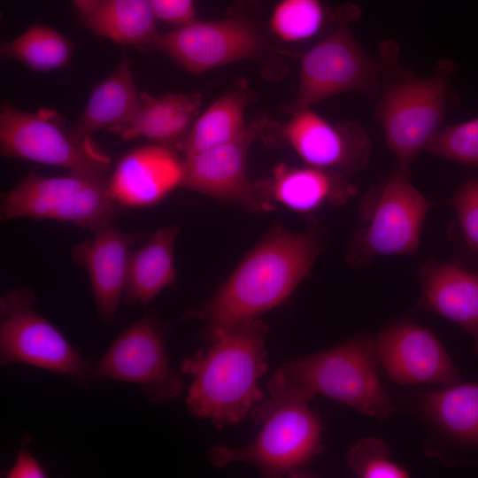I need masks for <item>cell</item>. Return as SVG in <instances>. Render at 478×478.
I'll list each match as a JSON object with an SVG mask.
<instances>
[{"label": "cell", "instance_id": "obj_1", "mask_svg": "<svg viewBox=\"0 0 478 478\" xmlns=\"http://www.w3.org/2000/svg\"><path fill=\"white\" fill-rule=\"evenodd\" d=\"M322 250L318 231L294 233L275 225L247 252L218 291L188 310L183 319L204 321L201 336L220 327L258 318L290 297Z\"/></svg>", "mask_w": 478, "mask_h": 478}, {"label": "cell", "instance_id": "obj_2", "mask_svg": "<svg viewBox=\"0 0 478 478\" xmlns=\"http://www.w3.org/2000/svg\"><path fill=\"white\" fill-rule=\"evenodd\" d=\"M269 326L256 318L217 328L200 338L208 345L185 358L180 370L191 384L188 411L221 430L241 423L264 398Z\"/></svg>", "mask_w": 478, "mask_h": 478}, {"label": "cell", "instance_id": "obj_3", "mask_svg": "<svg viewBox=\"0 0 478 478\" xmlns=\"http://www.w3.org/2000/svg\"><path fill=\"white\" fill-rule=\"evenodd\" d=\"M379 56L382 91L375 118L396 158L395 166L410 171L446 114L460 104V96L451 86L457 66L452 59L443 58L429 76L418 77L401 66L398 47L392 40L382 43Z\"/></svg>", "mask_w": 478, "mask_h": 478}, {"label": "cell", "instance_id": "obj_4", "mask_svg": "<svg viewBox=\"0 0 478 478\" xmlns=\"http://www.w3.org/2000/svg\"><path fill=\"white\" fill-rule=\"evenodd\" d=\"M267 391L269 397L250 413L260 427L257 436L242 447H211L208 457L212 466L244 463L258 469L263 477L297 476L324 451L323 426L308 405L311 399L275 374L269 380Z\"/></svg>", "mask_w": 478, "mask_h": 478}, {"label": "cell", "instance_id": "obj_5", "mask_svg": "<svg viewBox=\"0 0 478 478\" xmlns=\"http://www.w3.org/2000/svg\"><path fill=\"white\" fill-rule=\"evenodd\" d=\"M376 362L374 341L367 334H358L323 351L290 359L274 374L310 399L321 395L385 419L397 406L380 383Z\"/></svg>", "mask_w": 478, "mask_h": 478}, {"label": "cell", "instance_id": "obj_6", "mask_svg": "<svg viewBox=\"0 0 478 478\" xmlns=\"http://www.w3.org/2000/svg\"><path fill=\"white\" fill-rule=\"evenodd\" d=\"M360 8L345 4L334 13L335 27L301 58L297 97L285 108L289 113L311 108L330 96L358 91L374 96L381 87L380 56L364 50L351 24L359 19Z\"/></svg>", "mask_w": 478, "mask_h": 478}, {"label": "cell", "instance_id": "obj_7", "mask_svg": "<svg viewBox=\"0 0 478 478\" xmlns=\"http://www.w3.org/2000/svg\"><path fill=\"white\" fill-rule=\"evenodd\" d=\"M409 174L395 166L389 179L366 196L360 208L364 225L346 248L351 266L364 267L381 256L417 251L429 203L409 181Z\"/></svg>", "mask_w": 478, "mask_h": 478}, {"label": "cell", "instance_id": "obj_8", "mask_svg": "<svg viewBox=\"0 0 478 478\" xmlns=\"http://www.w3.org/2000/svg\"><path fill=\"white\" fill-rule=\"evenodd\" d=\"M29 287L0 297V363H22L70 376L80 386L96 380L95 363L81 356L64 335L35 309Z\"/></svg>", "mask_w": 478, "mask_h": 478}, {"label": "cell", "instance_id": "obj_9", "mask_svg": "<svg viewBox=\"0 0 478 478\" xmlns=\"http://www.w3.org/2000/svg\"><path fill=\"white\" fill-rule=\"evenodd\" d=\"M0 151L4 158L58 166L73 174L108 180L111 173V158L91 139H74L53 109L27 112L2 102Z\"/></svg>", "mask_w": 478, "mask_h": 478}, {"label": "cell", "instance_id": "obj_10", "mask_svg": "<svg viewBox=\"0 0 478 478\" xmlns=\"http://www.w3.org/2000/svg\"><path fill=\"white\" fill-rule=\"evenodd\" d=\"M108 180L31 173L2 193L0 218L51 220L96 231L112 224L122 208L111 197Z\"/></svg>", "mask_w": 478, "mask_h": 478}, {"label": "cell", "instance_id": "obj_11", "mask_svg": "<svg viewBox=\"0 0 478 478\" xmlns=\"http://www.w3.org/2000/svg\"><path fill=\"white\" fill-rule=\"evenodd\" d=\"M160 51L192 73H200L244 59H266L281 51L271 47L259 26L244 8L222 19H197L159 33L149 47Z\"/></svg>", "mask_w": 478, "mask_h": 478}, {"label": "cell", "instance_id": "obj_12", "mask_svg": "<svg viewBox=\"0 0 478 478\" xmlns=\"http://www.w3.org/2000/svg\"><path fill=\"white\" fill-rule=\"evenodd\" d=\"M166 339L158 319L143 317L128 326L95 363L96 380L136 384L154 404L177 398L184 387L183 373L171 366Z\"/></svg>", "mask_w": 478, "mask_h": 478}, {"label": "cell", "instance_id": "obj_13", "mask_svg": "<svg viewBox=\"0 0 478 478\" xmlns=\"http://www.w3.org/2000/svg\"><path fill=\"white\" fill-rule=\"evenodd\" d=\"M261 138L290 148L307 166L344 176L366 168L372 154L370 136L360 124L329 122L311 108L291 113L281 126L269 121Z\"/></svg>", "mask_w": 478, "mask_h": 478}, {"label": "cell", "instance_id": "obj_14", "mask_svg": "<svg viewBox=\"0 0 478 478\" xmlns=\"http://www.w3.org/2000/svg\"><path fill=\"white\" fill-rule=\"evenodd\" d=\"M268 123L266 117L258 116L235 139L184 157L181 187L237 204L245 211H266L249 180L247 162L252 143Z\"/></svg>", "mask_w": 478, "mask_h": 478}, {"label": "cell", "instance_id": "obj_15", "mask_svg": "<svg viewBox=\"0 0 478 478\" xmlns=\"http://www.w3.org/2000/svg\"><path fill=\"white\" fill-rule=\"evenodd\" d=\"M418 409L429 429L427 452L451 465L478 463V382L423 393Z\"/></svg>", "mask_w": 478, "mask_h": 478}, {"label": "cell", "instance_id": "obj_16", "mask_svg": "<svg viewBox=\"0 0 478 478\" xmlns=\"http://www.w3.org/2000/svg\"><path fill=\"white\" fill-rule=\"evenodd\" d=\"M374 341L377 362L395 382L444 387L459 382L453 361L427 328L397 321L382 329Z\"/></svg>", "mask_w": 478, "mask_h": 478}, {"label": "cell", "instance_id": "obj_17", "mask_svg": "<svg viewBox=\"0 0 478 478\" xmlns=\"http://www.w3.org/2000/svg\"><path fill=\"white\" fill-rule=\"evenodd\" d=\"M177 150L150 143L123 155L111 171L108 189L122 207H146L181 187L183 158Z\"/></svg>", "mask_w": 478, "mask_h": 478}, {"label": "cell", "instance_id": "obj_18", "mask_svg": "<svg viewBox=\"0 0 478 478\" xmlns=\"http://www.w3.org/2000/svg\"><path fill=\"white\" fill-rule=\"evenodd\" d=\"M146 235L127 233L110 224L73 247V261L86 270L97 317L106 324L114 320L123 297L130 249Z\"/></svg>", "mask_w": 478, "mask_h": 478}, {"label": "cell", "instance_id": "obj_19", "mask_svg": "<svg viewBox=\"0 0 478 478\" xmlns=\"http://www.w3.org/2000/svg\"><path fill=\"white\" fill-rule=\"evenodd\" d=\"M254 184L266 211L280 204L299 213H310L325 205L343 204L358 192L346 176L311 166L279 164L269 176Z\"/></svg>", "mask_w": 478, "mask_h": 478}, {"label": "cell", "instance_id": "obj_20", "mask_svg": "<svg viewBox=\"0 0 478 478\" xmlns=\"http://www.w3.org/2000/svg\"><path fill=\"white\" fill-rule=\"evenodd\" d=\"M418 276L421 296L414 311H431L469 335L478 355V273L458 262L428 259Z\"/></svg>", "mask_w": 478, "mask_h": 478}, {"label": "cell", "instance_id": "obj_21", "mask_svg": "<svg viewBox=\"0 0 478 478\" xmlns=\"http://www.w3.org/2000/svg\"><path fill=\"white\" fill-rule=\"evenodd\" d=\"M202 105V96L190 93H167L156 97L140 93V104L131 120L118 133L123 140L143 137L179 150Z\"/></svg>", "mask_w": 478, "mask_h": 478}, {"label": "cell", "instance_id": "obj_22", "mask_svg": "<svg viewBox=\"0 0 478 478\" xmlns=\"http://www.w3.org/2000/svg\"><path fill=\"white\" fill-rule=\"evenodd\" d=\"M139 104L132 66L124 54L115 70L94 87L71 133L77 141L89 140L104 128L118 135L131 120Z\"/></svg>", "mask_w": 478, "mask_h": 478}, {"label": "cell", "instance_id": "obj_23", "mask_svg": "<svg viewBox=\"0 0 478 478\" xmlns=\"http://www.w3.org/2000/svg\"><path fill=\"white\" fill-rule=\"evenodd\" d=\"M180 230L176 225L162 227L131 252L123 294L127 303L147 308L163 289L175 283L174 248Z\"/></svg>", "mask_w": 478, "mask_h": 478}, {"label": "cell", "instance_id": "obj_24", "mask_svg": "<svg viewBox=\"0 0 478 478\" xmlns=\"http://www.w3.org/2000/svg\"><path fill=\"white\" fill-rule=\"evenodd\" d=\"M149 0H99L82 18L94 34L115 42L149 48L159 34Z\"/></svg>", "mask_w": 478, "mask_h": 478}, {"label": "cell", "instance_id": "obj_25", "mask_svg": "<svg viewBox=\"0 0 478 478\" xmlns=\"http://www.w3.org/2000/svg\"><path fill=\"white\" fill-rule=\"evenodd\" d=\"M251 97L245 84L224 93L197 116L179 150L186 157L235 139L247 127L244 114Z\"/></svg>", "mask_w": 478, "mask_h": 478}, {"label": "cell", "instance_id": "obj_26", "mask_svg": "<svg viewBox=\"0 0 478 478\" xmlns=\"http://www.w3.org/2000/svg\"><path fill=\"white\" fill-rule=\"evenodd\" d=\"M74 47L58 31L34 24L12 40L2 42L0 53L2 58L19 61L33 71L48 72L68 65Z\"/></svg>", "mask_w": 478, "mask_h": 478}, {"label": "cell", "instance_id": "obj_27", "mask_svg": "<svg viewBox=\"0 0 478 478\" xmlns=\"http://www.w3.org/2000/svg\"><path fill=\"white\" fill-rule=\"evenodd\" d=\"M326 17L320 0H280L273 9L269 27L284 42H301L317 35Z\"/></svg>", "mask_w": 478, "mask_h": 478}, {"label": "cell", "instance_id": "obj_28", "mask_svg": "<svg viewBox=\"0 0 478 478\" xmlns=\"http://www.w3.org/2000/svg\"><path fill=\"white\" fill-rule=\"evenodd\" d=\"M423 151L466 166H478V118L439 128Z\"/></svg>", "mask_w": 478, "mask_h": 478}, {"label": "cell", "instance_id": "obj_29", "mask_svg": "<svg viewBox=\"0 0 478 478\" xmlns=\"http://www.w3.org/2000/svg\"><path fill=\"white\" fill-rule=\"evenodd\" d=\"M347 461L352 471L363 478H405L408 472L396 463L389 445L382 440L366 437L348 451Z\"/></svg>", "mask_w": 478, "mask_h": 478}, {"label": "cell", "instance_id": "obj_30", "mask_svg": "<svg viewBox=\"0 0 478 478\" xmlns=\"http://www.w3.org/2000/svg\"><path fill=\"white\" fill-rule=\"evenodd\" d=\"M449 203L457 214L466 243L478 257V178L466 180Z\"/></svg>", "mask_w": 478, "mask_h": 478}, {"label": "cell", "instance_id": "obj_31", "mask_svg": "<svg viewBox=\"0 0 478 478\" xmlns=\"http://www.w3.org/2000/svg\"><path fill=\"white\" fill-rule=\"evenodd\" d=\"M157 19L181 25L196 19L194 0H149Z\"/></svg>", "mask_w": 478, "mask_h": 478}, {"label": "cell", "instance_id": "obj_32", "mask_svg": "<svg viewBox=\"0 0 478 478\" xmlns=\"http://www.w3.org/2000/svg\"><path fill=\"white\" fill-rule=\"evenodd\" d=\"M7 478H43L48 474L40 462L26 449L21 448L12 467L5 472Z\"/></svg>", "mask_w": 478, "mask_h": 478}, {"label": "cell", "instance_id": "obj_33", "mask_svg": "<svg viewBox=\"0 0 478 478\" xmlns=\"http://www.w3.org/2000/svg\"><path fill=\"white\" fill-rule=\"evenodd\" d=\"M99 0H73L75 7L80 12L81 17L88 15L96 5Z\"/></svg>", "mask_w": 478, "mask_h": 478}]
</instances>
